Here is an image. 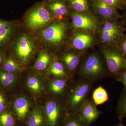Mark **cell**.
<instances>
[{
	"mask_svg": "<svg viewBox=\"0 0 126 126\" xmlns=\"http://www.w3.org/2000/svg\"><path fill=\"white\" fill-rule=\"evenodd\" d=\"M3 67L5 71L10 73L19 72L21 70L19 64L11 58H8L4 61Z\"/></svg>",
	"mask_w": 126,
	"mask_h": 126,
	"instance_id": "cell-24",
	"label": "cell"
},
{
	"mask_svg": "<svg viewBox=\"0 0 126 126\" xmlns=\"http://www.w3.org/2000/svg\"><path fill=\"white\" fill-rule=\"evenodd\" d=\"M5 101L4 98L0 94V114L2 113L4 109Z\"/></svg>",
	"mask_w": 126,
	"mask_h": 126,
	"instance_id": "cell-31",
	"label": "cell"
},
{
	"mask_svg": "<svg viewBox=\"0 0 126 126\" xmlns=\"http://www.w3.org/2000/svg\"><path fill=\"white\" fill-rule=\"evenodd\" d=\"M27 126H47L44 113L40 108L34 109L28 116Z\"/></svg>",
	"mask_w": 126,
	"mask_h": 126,
	"instance_id": "cell-16",
	"label": "cell"
},
{
	"mask_svg": "<svg viewBox=\"0 0 126 126\" xmlns=\"http://www.w3.org/2000/svg\"><path fill=\"white\" fill-rule=\"evenodd\" d=\"M65 79V78H57L52 80L50 85V89L53 94L59 95L64 93L67 81Z\"/></svg>",
	"mask_w": 126,
	"mask_h": 126,
	"instance_id": "cell-19",
	"label": "cell"
},
{
	"mask_svg": "<svg viewBox=\"0 0 126 126\" xmlns=\"http://www.w3.org/2000/svg\"><path fill=\"white\" fill-rule=\"evenodd\" d=\"M16 80L15 75L5 71H0V81L4 87L11 86Z\"/></svg>",
	"mask_w": 126,
	"mask_h": 126,
	"instance_id": "cell-25",
	"label": "cell"
},
{
	"mask_svg": "<svg viewBox=\"0 0 126 126\" xmlns=\"http://www.w3.org/2000/svg\"><path fill=\"white\" fill-rule=\"evenodd\" d=\"M15 119L9 112L1 113L0 114V126H15Z\"/></svg>",
	"mask_w": 126,
	"mask_h": 126,
	"instance_id": "cell-26",
	"label": "cell"
},
{
	"mask_svg": "<svg viewBox=\"0 0 126 126\" xmlns=\"http://www.w3.org/2000/svg\"><path fill=\"white\" fill-rule=\"evenodd\" d=\"M109 75L116 79L126 71V58L117 44L103 50Z\"/></svg>",
	"mask_w": 126,
	"mask_h": 126,
	"instance_id": "cell-3",
	"label": "cell"
},
{
	"mask_svg": "<svg viewBox=\"0 0 126 126\" xmlns=\"http://www.w3.org/2000/svg\"><path fill=\"white\" fill-rule=\"evenodd\" d=\"M61 126H90L80 117L78 113L68 114Z\"/></svg>",
	"mask_w": 126,
	"mask_h": 126,
	"instance_id": "cell-23",
	"label": "cell"
},
{
	"mask_svg": "<svg viewBox=\"0 0 126 126\" xmlns=\"http://www.w3.org/2000/svg\"><path fill=\"white\" fill-rule=\"evenodd\" d=\"M70 16L72 25L75 29L96 30L97 24L94 18L88 14H81L72 10Z\"/></svg>",
	"mask_w": 126,
	"mask_h": 126,
	"instance_id": "cell-8",
	"label": "cell"
},
{
	"mask_svg": "<svg viewBox=\"0 0 126 126\" xmlns=\"http://www.w3.org/2000/svg\"><path fill=\"white\" fill-rule=\"evenodd\" d=\"M118 44V47L126 58V34L123 35Z\"/></svg>",
	"mask_w": 126,
	"mask_h": 126,
	"instance_id": "cell-29",
	"label": "cell"
},
{
	"mask_svg": "<svg viewBox=\"0 0 126 126\" xmlns=\"http://www.w3.org/2000/svg\"><path fill=\"white\" fill-rule=\"evenodd\" d=\"M49 71L51 74L56 78H66L68 74L63 63L58 61H55L52 63Z\"/></svg>",
	"mask_w": 126,
	"mask_h": 126,
	"instance_id": "cell-22",
	"label": "cell"
},
{
	"mask_svg": "<svg viewBox=\"0 0 126 126\" xmlns=\"http://www.w3.org/2000/svg\"><path fill=\"white\" fill-rule=\"evenodd\" d=\"M91 99L97 106L103 104L108 101L109 97L107 90L100 85L93 91Z\"/></svg>",
	"mask_w": 126,
	"mask_h": 126,
	"instance_id": "cell-18",
	"label": "cell"
},
{
	"mask_svg": "<svg viewBox=\"0 0 126 126\" xmlns=\"http://www.w3.org/2000/svg\"><path fill=\"white\" fill-rule=\"evenodd\" d=\"M61 62L69 73L73 74L79 67L81 60V55L74 52L66 53L61 58Z\"/></svg>",
	"mask_w": 126,
	"mask_h": 126,
	"instance_id": "cell-11",
	"label": "cell"
},
{
	"mask_svg": "<svg viewBox=\"0 0 126 126\" xmlns=\"http://www.w3.org/2000/svg\"><path fill=\"white\" fill-rule=\"evenodd\" d=\"M44 113L47 126H61L68 115L67 111L55 99L48 102Z\"/></svg>",
	"mask_w": 126,
	"mask_h": 126,
	"instance_id": "cell-5",
	"label": "cell"
},
{
	"mask_svg": "<svg viewBox=\"0 0 126 126\" xmlns=\"http://www.w3.org/2000/svg\"><path fill=\"white\" fill-rule=\"evenodd\" d=\"M111 7L120 9L126 12V0H100Z\"/></svg>",
	"mask_w": 126,
	"mask_h": 126,
	"instance_id": "cell-28",
	"label": "cell"
},
{
	"mask_svg": "<svg viewBox=\"0 0 126 126\" xmlns=\"http://www.w3.org/2000/svg\"><path fill=\"white\" fill-rule=\"evenodd\" d=\"M54 0H61L64 1H69V0H48V1H54Z\"/></svg>",
	"mask_w": 126,
	"mask_h": 126,
	"instance_id": "cell-35",
	"label": "cell"
},
{
	"mask_svg": "<svg viewBox=\"0 0 126 126\" xmlns=\"http://www.w3.org/2000/svg\"><path fill=\"white\" fill-rule=\"evenodd\" d=\"M35 44L30 36L21 35L16 41L15 51L16 56L23 64L27 63L30 60L34 52Z\"/></svg>",
	"mask_w": 126,
	"mask_h": 126,
	"instance_id": "cell-7",
	"label": "cell"
},
{
	"mask_svg": "<svg viewBox=\"0 0 126 126\" xmlns=\"http://www.w3.org/2000/svg\"><path fill=\"white\" fill-rule=\"evenodd\" d=\"M28 88L33 92L38 93L40 92L41 86L39 80L36 77H30L27 80Z\"/></svg>",
	"mask_w": 126,
	"mask_h": 126,
	"instance_id": "cell-27",
	"label": "cell"
},
{
	"mask_svg": "<svg viewBox=\"0 0 126 126\" xmlns=\"http://www.w3.org/2000/svg\"><path fill=\"white\" fill-rule=\"evenodd\" d=\"M51 60L52 57L49 53L46 51H42L35 63L34 68L38 71L44 70L49 65Z\"/></svg>",
	"mask_w": 126,
	"mask_h": 126,
	"instance_id": "cell-20",
	"label": "cell"
},
{
	"mask_svg": "<svg viewBox=\"0 0 126 126\" xmlns=\"http://www.w3.org/2000/svg\"><path fill=\"white\" fill-rule=\"evenodd\" d=\"M104 59L96 54L86 57L78 72L79 77L94 82L105 78L109 74Z\"/></svg>",
	"mask_w": 126,
	"mask_h": 126,
	"instance_id": "cell-2",
	"label": "cell"
},
{
	"mask_svg": "<svg viewBox=\"0 0 126 126\" xmlns=\"http://www.w3.org/2000/svg\"><path fill=\"white\" fill-rule=\"evenodd\" d=\"M93 41L92 35L85 32H81L75 35L72 41V45L75 49L83 50L90 47Z\"/></svg>",
	"mask_w": 126,
	"mask_h": 126,
	"instance_id": "cell-13",
	"label": "cell"
},
{
	"mask_svg": "<svg viewBox=\"0 0 126 126\" xmlns=\"http://www.w3.org/2000/svg\"><path fill=\"white\" fill-rule=\"evenodd\" d=\"M69 6L72 10L81 14H89L92 9L89 0H69Z\"/></svg>",
	"mask_w": 126,
	"mask_h": 126,
	"instance_id": "cell-17",
	"label": "cell"
},
{
	"mask_svg": "<svg viewBox=\"0 0 126 126\" xmlns=\"http://www.w3.org/2000/svg\"><path fill=\"white\" fill-rule=\"evenodd\" d=\"M88 79L79 77L70 88L67 103L68 114L78 113L79 109L89 98L94 83Z\"/></svg>",
	"mask_w": 126,
	"mask_h": 126,
	"instance_id": "cell-1",
	"label": "cell"
},
{
	"mask_svg": "<svg viewBox=\"0 0 126 126\" xmlns=\"http://www.w3.org/2000/svg\"><path fill=\"white\" fill-rule=\"evenodd\" d=\"M67 29V24L64 22L54 23L44 29L41 32V36L47 44L57 45L64 40Z\"/></svg>",
	"mask_w": 126,
	"mask_h": 126,
	"instance_id": "cell-6",
	"label": "cell"
},
{
	"mask_svg": "<svg viewBox=\"0 0 126 126\" xmlns=\"http://www.w3.org/2000/svg\"><path fill=\"white\" fill-rule=\"evenodd\" d=\"M14 32L13 25L10 22L0 19V47L9 43Z\"/></svg>",
	"mask_w": 126,
	"mask_h": 126,
	"instance_id": "cell-15",
	"label": "cell"
},
{
	"mask_svg": "<svg viewBox=\"0 0 126 126\" xmlns=\"http://www.w3.org/2000/svg\"><path fill=\"white\" fill-rule=\"evenodd\" d=\"M14 109L17 119L20 121H24L28 117L29 110V101L23 97L17 98L14 103Z\"/></svg>",
	"mask_w": 126,
	"mask_h": 126,
	"instance_id": "cell-14",
	"label": "cell"
},
{
	"mask_svg": "<svg viewBox=\"0 0 126 126\" xmlns=\"http://www.w3.org/2000/svg\"><path fill=\"white\" fill-rule=\"evenodd\" d=\"M92 9L96 14L111 20H118L122 16L119 15L117 9L111 7L100 0H89Z\"/></svg>",
	"mask_w": 126,
	"mask_h": 126,
	"instance_id": "cell-10",
	"label": "cell"
},
{
	"mask_svg": "<svg viewBox=\"0 0 126 126\" xmlns=\"http://www.w3.org/2000/svg\"><path fill=\"white\" fill-rule=\"evenodd\" d=\"M116 112L119 120L126 118V90L123 89L119 95L117 101Z\"/></svg>",
	"mask_w": 126,
	"mask_h": 126,
	"instance_id": "cell-21",
	"label": "cell"
},
{
	"mask_svg": "<svg viewBox=\"0 0 126 126\" xmlns=\"http://www.w3.org/2000/svg\"><path fill=\"white\" fill-rule=\"evenodd\" d=\"M65 1L61 0L48 1L46 2V6L53 16L61 19L68 13V8Z\"/></svg>",
	"mask_w": 126,
	"mask_h": 126,
	"instance_id": "cell-12",
	"label": "cell"
},
{
	"mask_svg": "<svg viewBox=\"0 0 126 126\" xmlns=\"http://www.w3.org/2000/svg\"><path fill=\"white\" fill-rule=\"evenodd\" d=\"M123 120H119V123L116 126H125L123 122Z\"/></svg>",
	"mask_w": 126,
	"mask_h": 126,
	"instance_id": "cell-33",
	"label": "cell"
},
{
	"mask_svg": "<svg viewBox=\"0 0 126 126\" xmlns=\"http://www.w3.org/2000/svg\"><path fill=\"white\" fill-rule=\"evenodd\" d=\"M116 79L117 82L122 83L124 86V89L126 90V71L119 75Z\"/></svg>",
	"mask_w": 126,
	"mask_h": 126,
	"instance_id": "cell-30",
	"label": "cell"
},
{
	"mask_svg": "<svg viewBox=\"0 0 126 126\" xmlns=\"http://www.w3.org/2000/svg\"><path fill=\"white\" fill-rule=\"evenodd\" d=\"M78 113L87 124L90 126L98 119L103 112L97 108L91 98H89L81 106Z\"/></svg>",
	"mask_w": 126,
	"mask_h": 126,
	"instance_id": "cell-9",
	"label": "cell"
},
{
	"mask_svg": "<svg viewBox=\"0 0 126 126\" xmlns=\"http://www.w3.org/2000/svg\"></svg>",
	"mask_w": 126,
	"mask_h": 126,
	"instance_id": "cell-36",
	"label": "cell"
},
{
	"mask_svg": "<svg viewBox=\"0 0 126 126\" xmlns=\"http://www.w3.org/2000/svg\"><path fill=\"white\" fill-rule=\"evenodd\" d=\"M2 60V56L1 53H0V64L1 63Z\"/></svg>",
	"mask_w": 126,
	"mask_h": 126,
	"instance_id": "cell-34",
	"label": "cell"
},
{
	"mask_svg": "<svg viewBox=\"0 0 126 126\" xmlns=\"http://www.w3.org/2000/svg\"><path fill=\"white\" fill-rule=\"evenodd\" d=\"M124 21L123 22V24H124V28L125 30H126V12L124 16Z\"/></svg>",
	"mask_w": 126,
	"mask_h": 126,
	"instance_id": "cell-32",
	"label": "cell"
},
{
	"mask_svg": "<svg viewBox=\"0 0 126 126\" xmlns=\"http://www.w3.org/2000/svg\"><path fill=\"white\" fill-rule=\"evenodd\" d=\"M53 16L46 8V2H42L35 5L27 12L26 24L30 29L37 30L51 22Z\"/></svg>",
	"mask_w": 126,
	"mask_h": 126,
	"instance_id": "cell-4",
	"label": "cell"
}]
</instances>
